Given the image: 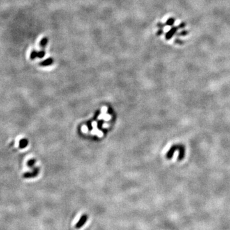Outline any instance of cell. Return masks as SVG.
I'll list each match as a JSON object with an SVG mask.
<instances>
[{"label":"cell","instance_id":"cell-4","mask_svg":"<svg viewBox=\"0 0 230 230\" xmlns=\"http://www.w3.org/2000/svg\"><path fill=\"white\" fill-rule=\"evenodd\" d=\"M36 58H37V51L33 50V51L31 52L30 54V58L31 60H34V59H35Z\"/></svg>","mask_w":230,"mask_h":230},{"label":"cell","instance_id":"cell-5","mask_svg":"<svg viewBox=\"0 0 230 230\" xmlns=\"http://www.w3.org/2000/svg\"><path fill=\"white\" fill-rule=\"evenodd\" d=\"M45 54H46V52H45L44 50H42V51L37 52V58H42L45 56Z\"/></svg>","mask_w":230,"mask_h":230},{"label":"cell","instance_id":"cell-1","mask_svg":"<svg viewBox=\"0 0 230 230\" xmlns=\"http://www.w3.org/2000/svg\"><path fill=\"white\" fill-rule=\"evenodd\" d=\"M87 220H88V215H87L86 214H83V215L81 217L80 219H79V221L76 223L75 226L76 228L79 229L82 228V227L84 226V224L86 223Z\"/></svg>","mask_w":230,"mask_h":230},{"label":"cell","instance_id":"cell-2","mask_svg":"<svg viewBox=\"0 0 230 230\" xmlns=\"http://www.w3.org/2000/svg\"><path fill=\"white\" fill-rule=\"evenodd\" d=\"M52 63H53V59H52V58H48V59L43 61V62L40 63V65L42 66H48L52 64Z\"/></svg>","mask_w":230,"mask_h":230},{"label":"cell","instance_id":"cell-3","mask_svg":"<svg viewBox=\"0 0 230 230\" xmlns=\"http://www.w3.org/2000/svg\"><path fill=\"white\" fill-rule=\"evenodd\" d=\"M47 43H48V38L45 37L42 38L40 40V46L42 47H45L47 46Z\"/></svg>","mask_w":230,"mask_h":230}]
</instances>
